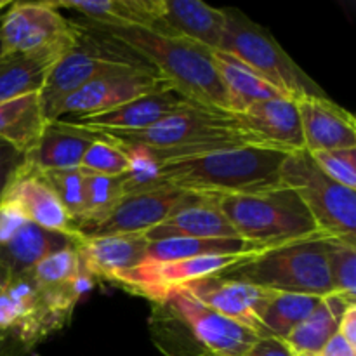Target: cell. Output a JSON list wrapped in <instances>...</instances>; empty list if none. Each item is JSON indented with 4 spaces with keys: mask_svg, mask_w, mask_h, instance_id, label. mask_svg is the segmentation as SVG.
<instances>
[{
    "mask_svg": "<svg viewBox=\"0 0 356 356\" xmlns=\"http://www.w3.org/2000/svg\"><path fill=\"white\" fill-rule=\"evenodd\" d=\"M10 6V2L9 0H0V13H2L3 9H7V7Z\"/></svg>",
    "mask_w": 356,
    "mask_h": 356,
    "instance_id": "cell-44",
    "label": "cell"
},
{
    "mask_svg": "<svg viewBox=\"0 0 356 356\" xmlns=\"http://www.w3.org/2000/svg\"><path fill=\"white\" fill-rule=\"evenodd\" d=\"M122 197H124V191H122L120 177L86 172V212L82 219L76 222L79 233H83L103 221L113 211L115 205L122 200Z\"/></svg>",
    "mask_w": 356,
    "mask_h": 356,
    "instance_id": "cell-31",
    "label": "cell"
},
{
    "mask_svg": "<svg viewBox=\"0 0 356 356\" xmlns=\"http://www.w3.org/2000/svg\"><path fill=\"white\" fill-rule=\"evenodd\" d=\"M163 305H169L197 343L198 356H243L259 336L247 327L212 312L184 291H177Z\"/></svg>",
    "mask_w": 356,
    "mask_h": 356,
    "instance_id": "cell-11",
    "label": "cell"
},
{
    "mask_svg": "<svg viewBox=\"0 0 356 356\" xmlns=\"http://www.w3.org/2000/svg\"><path fill=\"white\" fill-rule=\"evenodd\" d=\"M148 243L145 235H80L75 249L87 273L94 278L113 280L117 275L145 261Z\"/></svg>",
    "mask_w": 356,
    "mask_h": 356,
    "instance_id": "cell-21",
    "label": "cell"
},
{
    "mask_svg": "<svg viewBox=\"0 0 356 356\" xmlns=\"http://www.w3.org/2000/svg\"><path fill=\"white\" fill-rule=\"evenodd\" d=\"M337 334H341L351 346L356 348V305L348 306V309L344 312L343 318L339 322Z\"/></svg>",
    "mask_w": 356,
    "mask_h": 356,
    "instance_id": "cell-41",
    "label": "cell"
},
{
    "mask_svg": "<svg viewBox=\"0 0 356 356\" xmlns=\"http://www.w3.org/2000/svg\"><path fill=\"white\" fill-rule=\"evenodd\" d=\"M212 61H214L216 72L232 99L233 113L247 110L250 104L259 103V101L273 99V97L287 96L271 86L270 82L257 75L256 72L233 58L232 54H226L222 51H212Z\"/></svg>",
    "mask_w": 356,
    "mask_h": 356,
    "instance_id": "cell-26",
    "label": "cell"
},
{
    "mask_svg": "<svg viewBox=\"0 0 356 356\" xmlns=\"http://www.w3.org/2000/svg\"><path fill=\"white\" fill-rule=\"evenodd\" d=\"M49 184L58 200L68 212L73 222L82 219L86 212V172L80 167L76 169H56L37 172ZM79 232V229H76Z\"/></svg>",
    "mask_w": 356,
    "mask_h": 356,
    "instance_id": "cell-32",
    "label": "cell"
},
{
    "mask_svg": "<svg viewBox=\"0 0 356 356\" xmlns=\"http://www.w3.org/2000/svg\"><path fill=\"white\" fill-rule=\"evenodd\" d=\"M120 146H145L156 162L205 155L219 149L263 146L235 113L197 104L143 131H90ZM266 148V146H264Z\"/></svg>",
    "mask_w": 356,
    "mask_h": 356,
    "instance_id": "cell-3",
    "label": "cell"
},
{
    "mask_svg": "<svg viewBox=\"0 0 356 356\" xmlns=\"http://www.w3.org/2000/svg\"><path fill=\"white\" fill-rule=\"evenodd\" d=\"M179 291L188 292L197 301L211 308L212 312L240 323L261 337V322L268 305L277 294L270 289L257 287L247 282L232 280L222 275L204 278L184 285ZM177 292V291H176Z\"/></svg>",
    "mask_w": 356,
    "mask_h": 356,
    "instance_id": "cell-14",
    "label": "cell"
},
{
    "mask_svg": "<svg viewBox=\"0 0 356 356\" xmlns=\"http://www.w3.org/2000/svg\"><path fill=\"white\" fill-rule=\"evenodd\" d=\"M216 202L240 238L264 249L323 235L299 195L291 188L233 195Z\"/></svg>",
    "mask_w": 356,
    "mask_h": 356,
    "instance_id": "cell-5",
    "label": "cell"
},
{
    "mask_svg": "<svg viewBox=\"0 0 356 356\" xmlns=\"http://www.w3.org/2000/svg\"><path fill=\"white\" fill-rule=\"evenodd\" d=\"M170 82L149 65L125 72L110 73L92 80L82 89L73 92L59 108L58 120L65 117H83L113 110L132 99L170 89Z\"/></svg>",
    "mask_w": 356,
    "mask_h": 356,
    "instance_id": "cell-12",
    "label": "cell"
},
{
    "mask_svg": "<svg viewBox=\"0 0 356 356\" xmlns=\"http://www.w3.org/2000/svg\"><path fill=\"white\" fill-rule=\"evenodd\" d=\"M235 115L240 124L266 148L285 153L306 152L298 99L294 97L284 96L259 101Z\"/></svg>",
    "mask_w": 356,
    "mask_h": 356,
    "instance_id": "cell-18",
    "label": "cell"
},
{
    "mask_svg": "<svg viewBox=\"0 0 356 356\" xmlns=\"http://www.w3.org/2000/svg\"><path fill=\"white\" fill-rule=\"evenodd\" d=\"M23 153L17 152L9 143L0 141V200H2L3 193H6L7 186L13 181V177L23 167Z\"/></svg>",
    "mask_w": 356,
    "mask_h": 356,
    "instance_id": "cell-38",
    "label": "cell"
},
{
    "mask_svg": "<svg viewBox=\"0 0 356 356\" xmlns=\"http://www.w3.org/2000/svg\"><path fill=\"white\" fill-rule=\"evenodd\" d=\"M0 59H2V49H0Z\"/></svg>",
    "mask_w": 356,
    "mask_h": 356,
    "instance_id": "cell-45",
    "label": "cell"
},
{
    "mask_svg": "<svg viewBox=\"0 0 356 356\" xmlns=\"http://www.w3.org/2000/svg\"><path fill=\"white\" fill-rule=\"evenodd\" d=\"M280 181L299 195L323 235L356 245V191L327 177L308 152L289 153Z\"/></svg>",
    "mask_w": 356,
    "mask_h": 356,
    "instance_id": "cell-7",
    "label": "cell"
},
{
    "mask_svg": "<svg viewBox=\"0 0 356 356\" xmlns=\"http://www.w3.org/2000/svg\"><path fill=\"white\" fill-rule=\"evenodd\" d=\"M263 250L245 254H228V256H200L177 261H143L132 270L117 275L111 282L131 291L132 294L145 296L152 301L163 302L176 291L204 278L221 275L238 264L247 263Z\"/></svg>",
    "mask_w": 356,
    "mask_h": 356,
    "instance_id": "cell-9",
    "label": "cell"
},
{
    "mask_svg": "<svg viewBox=\"0 0 356 356\" xmlns=\"http://www.w3.org/2000/svg\"><path fill=\"white\" fill-rule=\"evenodd\" d=\"M143 65L146 63L139 58L120 54L117 49L108 51V49L87 47L80 37L79 44L56 63L44 87L38 92V103L45 122L49 124L58 120L59 108L63 106V103L92 80Z\"/></svg>",
    "mask_w": 356,
    "mask_h": 356,
    "instance_id": "cell-8",
    "label": "cell"
},
{
    "mask_svg": "<svg viewBox=\"0 0 356 356\" xmlns=\"http://www.w3.org/2000/svg\"><path fill=\"white\" fill-rule=\"evenodd\" d=\"M28 221L23 212L9 202H0V247L9 243Z\"/></svg>",
    "mask_w": 356,
    "mask_h": 356,
    "instance_id": "cell-39",
    "label": "cell"
},
{
    "mask_svg": "<svg viewBox=\"0 0 356 356\" xmlns=\"http://www.w3.org/2000/svg\"><path fill=\"white\" fill-rule=\"evenodd\" d=\"M320 299L322 298L308 294L277 292L263 315L261 337H278V339H285L299 323L305 322L312 315L313 309L318 306Z\"/></svg>",
    "mask_w": 356,
    "mask_h": 356,
    "instance_id": "cell-30",
    "label": "cell"
},
{
    "mask_svg": "<svg viewBox=\"0 0 356 356\" xmlns=\"http://www.w3.org/2000/svg\"><path fill=\"white\" fill-rule=\"evenodd\" d=\"M80 169L89 174L120 177L129 169V155L124 146L97 136L83 155Z\"/></svg>",
    "mask_w": 356,
    "mask_h": 356,
    "instance_id": "cell-35",
    "label": "cell"
},
{
    "mask_svg": "<svg viewBox=\"0 0 356 356\" xmlns=\"http://www.w3.org/2000/svg\"><path fill=\"white\" fill-rule=\"evenodd\" d=\"M336 238L318 235L264 249L247 263L222 271V277L275 292L323 298L334 294L329 254Z\"/></svg>",
    "mask_w": 356,
    "mask_h": 356,
    "instance_id": "cell-4",
    "label": "cell"
},
{
    "mask_svg": "<svg viewBox=\"0 0 356 356\" xmlns=\"http://www.w3.org/2000/svg\"><path fill=\"white\" fill-rule=\"evenodd\" d=\"M243 356H294L284 339L278 337H259L257 343Z\"/></svg>",
    "mask_w": 356,
    "mask_h": 356,
    "instance_id": "cell-40",
    "label": "cell"
},
{
    "mask_svg": "<svg viewBox=\"0 0 356 356\" xmlns=\"http://www.w3.org/2000/svg\"><path fill=\"white\" fill-rule=\"evenodd\" d=\"M10 280H13V278H10L9 271H7L6 268L2 266V263H0V292H2L7 285H9Z\"/></svg>",
    "mask_w": 356,
    "mask_h": 356,
    "instance_id": "cell-43",
    "label": "cell"
},
{
    "mask_svg": "<svg viewBox=\"0 0 356 356\" xmlns=\"http://www.w3.org/2000/svg\"><path fill=\"white\" fill-rule=\"evenodd\" d=\"M287 156L275 148L242 146L169 160L160 163V184L212 200L263 193L282 186L280 172Z\"/></svg>",
    "mask_w": 356,
    "mask_h": 356,
    "instance_id": "cell-1",
    "label": "cell"
},
{
    "mask_svg": "<svg viewBox=\"0 0 356 356\" xmlns=\"http://www.w3.org/2000/svg\"><path fill=\"white\" fill-rule=\"evenodd\" d=\"M351 305L356 302L339 294L323 296L312 315L284 339L291 353L294 356H318L322 353L325 344L337 334L341 318Z\"/></svg>",
    "mask_w": 356,
    "mask_h": 356,
    "instance_id": "cell-25",
    "label": "cell"
},
{
    "mask_svg": "<svg viewBox=\"0 0 356 356\" xmlns=\"http://www.w3.org/2000/svg\"><path fill=\"white\" fill-rule=\"evenodd\" d=\"M97 134L63 120L49 122L37 145L24 155L23 169L44 172L56 169H76Z\"/></svg>",
    "mask_w": 356,
    "mask_h": 356,
    "instance_id": "cell-20",
    "label": "cell"
},
{
    "mask_svg": "<svg viewBox=\"0 0 356 356\" xmlns=\"http://www.w3.org/2000/svg\"><path fill=\"white\" fill-rule=\"evenodd\" d=\"M197 104L177 89L170 87L129 101L113 110L83 115V117H65L59 120L87 131H143Z\"/></svg>",
    "mask_w": 356,
    "mask_h": 356,
    "instance_id": "cell-15",
    "label": "cell"
},
{
    "mask_svg": "<svg viewBox=\"0 0 356 356\" xmlns=\"http://www.w3.org/2000/svg\"><path fill=\"white\" fill-rule=\"evenodd\" d=\"M129 155V169L120 176L122 191L125 195L143 193L162 188L160 184V162L145 146H124Z\"/></svg>",
    "mask_w": 356,
    "mask_h": 356,
    "instance_id": "cell-33",
    "label": "cell"
},
{
    "mask_svg": "<svg viewBox=\"0 0 356 356\" xmlns=\"http://www.w3.org/2000/svg\"><path fill=\"white\" fill-rule=\"evenodd\" d=\"M145 236L148 242L167 238H240L212 198H198L184 205Z\"/></svg>",
    "mask_w": 356,
    "mask_h": 356,
    "instance_id": "cell-22",
    "label": "cell"
},
{
    "mask_svg": "<svg viewBox=\"0 0 356 356\" xmlns=\"http://www.w3.org/2000/svg\"><path fill=\"white\" fill-rule=\"evenodd\" d=\"M45 125L38 94L0 103V141L9 143L23 155L37 145Z\"/></svg>",
    "mask_w": 356,
    "mask_h": 356,
    "instance_id": "cell-28",
    "label": "cell"
},
{
    "mask_svg": "<svg viewBox=\"0 0 356 356\" xmlns=\"http://www.w3.org/2000/svg\"><path fill=\"white\" fill-rule=\"evenodd\" d=\"M92 26L113 44L134 52L136 58L165 76L174 89L191 101L233 113L232 99L216 72L212 51L204 45L149 28Z\"/></svg>",
    "mask_w": 356,
    "mask_h": 356,
    "instance_id": "cell-2",
    "label": "cell"
},
{
    "mask_svg": "<svg viewBox=\"0 0 356 356\" xmlns=\"http://www.w3.org/2000/svg\"><path fill=\"white\" fill-rule=\"evenodd\" d=\"M334 294L355 301L356 296V245L334 240L329 254Z\"/></svg>",
    "mask_w": 356,
    "mask_h": 356,
    "instance_id": "cell-36",
    "label": "cell"
},
{
    "mask_svg": "<svg viewBox=\"0 0 356 356\" xmlns=\"http://www.w3.org/2000/svg\"><path fill=\"white\" fill-rule=\"evenodd\" d=\"M152 30L169 37L184 38L218 51L225 31V10L198 0H152Z\"/></svg>",
    "mask_w": 356,
    "mask_h": 356,
    "instance_id": "cell-16",
    "label": "cell"
},
{
    "mask_svg": "<svg viewBox=\"0 0 356 356\" xmlns=\"http://www.w3.org/2000/svg\"><path fill=\"white\" fill-rule=\"evenodd\" d=\"M200 197L188 195L170 186L156 188L143 193L125 195L113 211L92 228L80 233L82 236L146 235L169 216Z\"/></svg>",
    "mask_w": 356,
    "mask_h": 356,
    "instance_id": "cell-13",
    "label": "cell"
},
{
    "mask_svg": "<svg viewBox=\"0 0 356 356\" xmlns=\"http://www.w3.org/2000/svg\"><path fill=\"white\" fill-rule=\"evenodd\" d=\"M318 356H356V348L351 346L341 334H336Z\"/></svg>",
    "mask_w": 356,
    "mask_h": 356,
    "instance_id": "cell-42",
    "label": "cell"
},
{
    "mask_svg": "<svg viewBox=\"0 0 356 356\" xmlns=\"http://www.w3.org/2000/svg\"><path fill=\"white\" fill-rule=\"evenodd\" d=\"M0 202H9L16 205L23 212L24 218L33 225L51 229V232L65 233L73 238L80 236L73 219L65 211L54 191L37 172H30L21 167Z\"/></svg>",
    "mask_w": 356,
    "mask_h": 356,
    "instance_id": "cell-19",
    "label": "cell"
},
{
    "mask_svg": "<svg viewBox=\"0 0 356 356\" xmlns=\"http://www.w3.org/2000/svg\"><path fill=\"white\" fill-rule=\"evenodd\" d=\"M264 250L245 238H167L149 242L145 261H177L200 256H228Z\"/></svg>",
    "mask_w": 356,
    "mask_h": 356,
    "instance_id": "cell-29",
    "label": "cell"
},
{
    "mask_svg": "<svg viewBox=\"0 0 356 356\" xmlns=\"http://www.w3.org/2000/svg\"><path fill=\"white\" fill-rule=\"evenodd\" d=\"M82 31L52 2H16L0 17L2 58L40 51L52 45H76Z\"/></svg>",
    "mask_w": 356,
    "mask_h": 356,
    "instance_id": "cell-10",
    "label": "cell"
},
{
    "mask_svg": "<svg viewBox=\"0 0 356 356\" xmlns=\"http://www.w3.org/2000/svg\"><path fill=\"white\" fill-rule=\"evenodd\" d=\"M82 270L83 264L80 261L79 252H76L75 247H70V249L59 250V252L40 261L30 271V277L33 278L38 287L49 291V289H58L70 284L72 278Z\"/></svg>",
    "mask_w": 356,
    "mask_h": 356,
    "instance_id": "cell-34",
    "label": "cell"
},
{
    "mask_svg": "<svg viewBox=\"0 0 356 356\" xmlns=\"http://www.w3.org/2000/svg\"><path fill=\"white\" fill-rule=\"evenodd\" d=\"M305 149L308 153L356 148V120L327 96L298 99Z\"/></svg>",
    "mask_w": 356,
    "mask_h": 356,
    "instance_id": "cell-17",
    "label": "cell"
},
{
    "mask_svg": "<svg viewBox=\"0 0 356 356\" xmlns=\"http://www.w3.org/2000/svg\"><path fill=\"white\" fill-rule=\"evenodd\" d=\"M56 9H68L82 14L97 26H139L152 30V0H61L52 2Z\"/></svg>",
    "mask_w": 356,
    "mask_h": 356,
    "instance_id": "cell-27",
    "label": "cell"
},
{
    "mask_svg": "<svg viewBox=\"0 0 356 356\" xmlns=\"http://www.w3.org/2000/svg\"><path fill=\"white\" fill-rule=\"evenodd\" d=\"M75 45L61 44L0 59V103L38 94L56 63Z\"/></svg>",
    "mask_w": 356,
    "mask_h": 356,
    "instance_id": "cell-23",
    "label": "cell"
},
{
    "mask_svg": "<svg viewBox=\"0 0 356 356\" xmlns=\"http://www.w3.org/2000/svg\"><path fill=\"white\" fill-rule=\"evenodd\" d=\"M225 10V31L218 51L232 54L266 82L287 96L299 99L306 96H327L322 87L296 65L263 26L250 21L236 9Z\"/></svg>",
    "mask_w": 356,
    "mask_h": 356,
    "instance_id": "cell-6",
    "label": "cell"
},
{
    "mask_svg": "<svg viewBox=\"0 0 356 356\" xmlns=\"http://www.w3.org/2000/svg\"><path fill=\"white\" fill-rule=\"evenodd\" d=\"M309 156L334 183L356 191V148L309 153Z\"/></svg>",
    "mask_w": 356,
    "mask_h": 356,
    "instance_id": "cell-37",
    "label": "cell"
},
{
    "mask_svg": "<svg viewBox=\"0 0 356 356\" xmlns=\"http://www.w3.org/2000/svg\"><path fill=\"white\" fill-rule=\"evenodd\" d=\"M76 240L79 238L65 233L51 232L33 222H26L9 243L0 247V263L9 271L10 278L26 275L45 257L75 247Z\"/></svg>",
    "mask_w": 356,
    "mask_h": 356,
    "instance_id": "cell-24",
    "label": "cell"
}]
</instances>
